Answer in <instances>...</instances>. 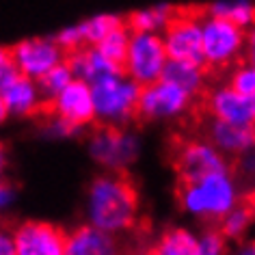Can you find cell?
I'll return each instance as SVG.
<instances>
[{
    "instance_id": "obj_1",
    "label": "cell",
    "mask_w": 255,
    "mask_h": 255,
    "mask_svg": "<svg viewBox=\"0 0 255 255\" xmlns=\"http://www.w3.org/2000/svg\"><path fill=\"white\" fill-rule=\"evenodd\" d=\"M141 201L134 182L126 173L102 171L87 186L85 219L115 236H124L138 225Z\"/></svg>"
},
{
    "instance_id": "obj_2",
    "label": "cell",
    "mask_w": 255,
    "mask_h": 255,
    "mask_svg": "<svg viewBox=\"0 0 255 255\" xmlns=\"http://www.w3.org/2000/svg\"><path fill=\"white\" fill-rule=\"evenodd\" d=\"M242 197L245 193L232 169L208 173L195 182L177 186L180 208L201 223H219Z\"/></svg>"
},
{
    "instance_id": "obj_3",
    "label": "cell",
    "mask_w": 255,
    "mask_h": 255,
    "mask_svg": "<svg viewBox=\"0 0 255 255\" xmlns=\"http://www.w3.org/2000/svg\"><path fill=\"white\" fill-rule=\"evenodd\" d=\"M143 149V141L130 126H98L87 136V151L102 171L126 173Z\"/></svg>"
},
{
    "instance_id": "obj_4",
    "label": "cell",
    "mask_w": 255,
    "mask_h": 255,
    "mask_svg": "<svg viewBox=\"0 0 255 255\" xmlns=\"http://www.w3.org/2000/svg\"><path fill=\"white\" fill-rule=\"evenodd\" d=\"M95 104V124L98 126H130L138 113L141 85L126 74L111 76L91 85Z\"/></svg>"
},
{
    "instance_id": "obj_5",
    "label": "cell",
    "mask_w": 255,
    "mask_h": 255,
    "mask_svg": "<svg viewBox=\"0 0 255 255\" xmlns=\"http://www.w3.org/2000/svg\"><path fill=\"white\" fill-rule=\"evenodd\" d=\"M203 61L208 69H225L240 61L247 46V30L238 24L203 13L201 17Z\"/></svg>"
},
{
    "instance_id": "obj_6",
    "label": "cell",
    "mask_w": 255,
    "mask_h": 255,
    "mask_svg": "<svg viewBox=\"0 0 255 255\" xmlns=\"http://www.w3.org/2000/svg\"><path fill=\"white\" fill-rule=\"evenodd\" d=\"M195 100V95L184 91L182 87L160 78L151 85L141 87L136 119L147 121V124H164V121L184 119L193 111Z\"/></svg>"
},
{
    "instance_id": "obj_7",
    "label": "cell",
    "mask_w": 255,
    "mask_h": 255,
    "mask_svg": "<svg viewBox=\"0 0 255 255\" xmlns=\"http://www.w3.org/2000/svg\"><path fill=\"white\" fill-rule=\"evenodd\" d=\"M169 61L160 33H132L124 59V74L141 87L160 80Z\"/></svg>"
},
{
    "instance_id": "obj_8",
    "label": "cell",
    "mask_w": 255,
    "mask_h": 255,
    "mask_svg": "<svg viewBox=\"0 0 255 255\" xmlns=\"http://www.w3.org/2000/svg\"><path fill=\"white\" fill-rule=\"evenodd\" d=\"M173 169L180 184H186L208 173L229 171L232 162L208 138H182L173 147Z\"/></svg>"
},
{
    "instance_id": "obj_9",
    "label": "cell",
    "mask_w": 255,
    "mask_h": 255,
    "mask_svg": "<svg viewBox=\"0 0 255 255\" xmlns=\"http://www.w3.org/2000/svg\"><path fill=\"white\" fill-rule=\"evenodd\" d=\"M162 41L167 48L169 59L175 61H203V43H201V11L199 13H190V11L177 9L173 20L167 24L162 30Z\"/></svg>"
},
{
    "instance_id": "obj_10",
    "label": "cell",
    "mask_w": 255,
    "mask_h": 255,
    "mask_svg": "<svg viewBox=\"0 0 255 255\" xmlns=\"http://www.w3.org/2000/svg\"><path fill=\"white\" fill-rule=\"evenodd\" d=\"M46 113L87 132L91 126H95V104L91 85L80 78H74L52 102H48Z\"/></svg>"
},
{
    "instance_id": "obj_11",
    "label": "cell",
    "mask_w": 255,
    "mask_h": 255,
    "mask_svg": "<svg viewBox=\"0 0 255 255\" xmlns=\"http://www.w3.org/2000/svg\"><path fill=\"white\" fill-rule=\"evenodd\" d=\"M11 56L20 74L39 80L46 72L65 61L67 54L54 41V37H28L11 46Z\"/></svg>"
},
{
    "instance_id": "obj_12",
    "label": "cell",
    "mask_w": 255,
    "mask_h": 255,
    "mask_svg": "<svg viewBox=\"0 0 255 255\" xmlns=\"http://www.w3.org/2000/svg\"><path fill=\"white\" fill-rule=\"evenodd\" d=\"M203 113L210 119L255 126V98L236 91L232 85H216L203 93Z\"/></svg>"
},
{
    "instance_id": "obj_13",
    "label": "cell",
    "mask_w": 255,
    "mask_h": 255,
    "mask_svg": "<svg viewBox=\"0 0 255 255\" xmlns=\"http://www.w3.org/2000/svg\"><path fill=\"white\" fill-rule=\"evenodd\" d=\"M17 255H67V232L48 221H24L13 229Z\"/></svg>"
},
{
    "instance_id": "obj_14",
    "label": "cell",
    "mask_w": 255,
    "mask_h": 255,
    "mask_svg": "<svg viewBox=\"0 0 255 255\" xmlns=\"http://www.w3.org/2000/svg\"><path fill=\"white\" fill-rule=\"evenodd\" d=\"M206 138L212 141L229 160L255 149V126L229 124L221 119H210L206 124Z\"/></svg>"
},
{
    "instance_id": "obj_15",
    "label": "cell",
    "mask_w": 255,
    "mask_h": 255,
    "mask_svg": "<svg viewBox=\"0 0 255 255\" xmlns=\"http://www.w3.org/2000/svg\"><path fill=\"white\" fill-rule=\"evenodd\" d=\"M0 95H2L11 117L30 119V117H37V115L46 113V100H43V95L39 91L37 80L28 78V76H24V74L17 76L13 82H9V85L0 91Z\"/></svg>"
},
{
    "instance_id": "obj_16",
    "label": "cell",
    "mask_w": 255,
    "mask_h": 255,
    "mask_svg": "<svg viewBox=\"0 0 255 255\" xmlns=\"http://www.w3.org/2000/svg\"><path fill=\"white\" fill-rule=\"evenodd\" d=\"M67 255H124V245L119 236L85 223L67 232Z\"/></svg>"
},
{
    "instance_id": "obj_17",
    "label": "cell",
    "mask_w": 255,
    "mask_h": 255,
    "mask_svg": "<svg viewBox=\"0 0 255 255\" xmlns=\"http://www.w3.org/2000/svg\"><path fill=\"white\" fill-rule=\"evenodd\" d=\"M65 61L69 69H72L74 78H80L89 82V85H95V82L106 80L111 76L124 74V67L119 63L104 56L95 46H85V48L74 50V52H69L65 56Z\"/></svg>"
},
{
    "instance_id": "obj_18",
    "label": "cell",
    "mask_w": 255,
    "mask_h": 255,
    "mask_svg": "<svg viewBox=\"0 0 255 255\" xmlns=\"http://www.w3.org/2000/svg\"><path fill=\"white\" fill-rule=\"evenodd\" d=\"M162 78L173 82V85L182 87L184 91H188L195 98H201L206 93V85H208V67L201 63H193V61H175L169 59L164 65Z\"/></svg>"
},
{
    "instance_id": "obj_19",
    "label": "cell",
    "mask_w": 255,
    "mask_h": 255,
    "mask_svg": "<svg viewBox=\"0 0 255 255\" xmlns=\"http://www.w3.org/2000/svg\"><path fill=\"white\" fill-rule=\"evenodd\" d=\"M255 225V197L245 195L223 219L216 223V229L227 242H242Z\"/></svg>"
},
{
    "instance_id": "obj_20",
    "label": "cell",
    "mask_w": 255,
    "mask_h": 255,
    "mask_svg": "<svg viewBox=\"0 0 255 255\" xmlns=\"http://www.w3.org/2000/svg\"><path fill=\"white\" fill-rule=\"evenodd\" d=\"M175 11H177V7H173V4L160 2V4H154V7H147V9L132 11V13L126 17V24L132 33H160L162 35L167 24L173 20Z\"/></svg>"
},
{
    "instance_id": "obj_21",
    "label": "cell",
    "mask_w": 255,
    "mask_h": 255,
    "mask_svg": "<svg viewBox=\"0 0 255 255\" xmlns=\"http://www.w3.org/2000/svg\"><path fill=\"white\" fill-rule=\"evenodd\" d=\"M197 247V234L186 227H169L158 236L147 251L149 255H190Z\"/></svg>"
},
{
    "instance_id": "obj_22",
    "label": "cell",
    "mask_w": 255,
    "mask_h": 255,
    "mask_svg": "<svg viewBox=\"0 0 255 255\" xmlns=\"http://www.w3.org/2000/svg\"><path fill=\"white\" fill-rule=\"evenodd\" d=\"M206 13L225 17V20L249 30L255 24V2L251 0H214L212 4H208Z\"/></svg>"
},
{
    "instance_id": "obj_23",
    "label": "cell",
    "mask_w": 255,
    "mask_h": 255,
    "mask_svg": "<svg viewBox=\"0 0 255 255\" xmlns=\"http://www.w3.org/2000/svg\"><path fill=\"white\" fill-rule=\"evenodd\" d=\"M78 24L87 46H98L108 33H113L121 24H126V17L115 15V13H100V15L87 17V20H82Z\"/></svg>"
},
{
    "instance_id": "obj_24",
    "label": "cell",
    "mask_w": 255,
    "mask_h": 255,
    "mask_svg": "<svg viewBox=\"0 0 255 255\" xmlns=\"http://www.w3.org/2000/svg\"><path fill=\"white\" fill-rule=\"evenodd\" d=\"M72 80H74V74H72V69H69L67 61L59 63L56 67H52L50 72L43 74L41 78L37 80V85H39V91L43 95V100H46V106H48V102H52Z\"/></svg>"
},
{
    "instance_id": "obj_25",
    "label": "cell",
    "mask_w": 255,
    "mask_h": 255,
    "mask_svg": "<svg viewBox=\"0 0 255 255\" xmlns=\"http://www.w3.org/2000/svg\"><path fill=\"white\" fill-rule=\"evenodd\" d=\"M130 35H132V30L128 28V24H121V26H117L113 33H108L95 48H98L104 56H108L111 61L124 65L128 46H130Z\"/></svg>"
},
{
    "instance_id": "obj_26",
    "label": "cell",
    "mask_w": 255,
    "mask_h": 255,
    "mask_svg": "<svg viewBox=\"0 0 255 255\" xmlns=\"http://www.w3.org/2000/svg\"><path fill=\"white\" fill-rule=\"evenodd\" d=\"M227 85H232L236 91L255 98V65L253 63H249V61H242V63L232 65Z\"/></svg>"
},
{
    "instance_id": "obj_27",
    "label": "cell",
    "mask_w": 255,
    "mask_h": 255,
    "mask_svg": "<svg viewBox=\"0 0 255 255\" xmlns=\"http://www.w3.org/2000/svg\"><path fill=\"white\" fill-rule=\"evenodd\" d=\"M232 171L236 173L238 184L240 182L245 184V188H247L245 195H253L255 193V149L236 158L232 162Z\"/></svg>"
},
{
    "instance_id": "obj_28",
    "label": "cell",
    "mask_w": 255,
    "mask_h": 255,
    "mask_svg": "<svg viewBox=\"0 0 255 255\" xmlns=\"http://www.w3.org/2000/svg\"><path fill=\"white\" fill-rule=\"evenodd\" d=\"M227 240L223 238L219 229H206L201 236H197V247L190 255H225Z\"/></svg>"
},
{
    "instance_id": "obj_29",
    "label": "cell",
    "mask_w": 255,
    "mask_h": 255,
    "mask_svg": "<svg viewBox=\"0 0 255 255\" xmlns=\"http://www.w3.org/2000/svg\"><path fill=\"white\" fill-rule=\"evenodd\" d=\"M52 37H54V41L63 48V52H65V54H69V52H74V50L87 46L85 37H82V30H80V24H74V26L61 28L59 33L52 35Z\"/></svg>"
},
{
    "instance_id": "obj_30",
    "label": "cell",
    "mask_w": 255,
    "mask_h": 255,
    "mask_svg": "<svg viewBox=\"0 0 255 255\" xmlns=\"http://www.w3.org/2000/svg\"><path fill=\"white\" fill-rule=\"evenodd\" d=\"M43 134L50 136V138H76V136H82L85 132L78 130V128L72 126V124H67V121L50 115V119L46 121V126H43Z\"/></svg>"
},
{
    "instance_id": "obj_31",
    "label": "cell",
    "mask_w": 255,
    "mask_h": 255,
    "mask_svg": "<svg viewBox=\"0 0 255 255\" xmlns=\"http://www.w3.org/2000/svg\"><path fill=\"white\" fill-rule=\"evenodd\" d=\"M17 76H20V69H17L15 63H13L11 48L0 46V91H2L9 82H13Z\"/></svg>"
},
{
    "instance_id": "obj_32",
    "label": "cell",
    "mask_w": 255,
    "mask_h": 255,
    "mask_svg": "<svg viewBox=\"0 0 255 255\" xmlns=\"http://www.w3.org/2000/svg\"><path fill=\"white\" fill-rule=\"evenodd\" d=\"M15 199H17L15 188L11 186V184H7L4 180H0V214L9 212V210L13 208Z\"/></svg>"
},
{
    "instance_id": "obj_33",
    "label": "cell",
    "mask_w": 255,
    "mask_h": 255,
    "mask_svg": "<svg viewBox=\"0 0 255 255\" xmlns=\"http://www.w3.org/2000/svg\"><path fill=\"white\" fill-rule=\"evenodd\" d=\"M0 255H17L15 251V240H13V229L0 225Z\"/></svg>"
},
{
    "instance_id": "obj_34",
    "label": "cell",
    "mask_w": 255,
    "mask_h": 255,
    "mask_svg": "<svg viewBox=\"0 0 255 255\" xmlns=\"http://www.w3.org/2000/svg\"><path fill=\"white\" fill-rule=\"evenodd\" d=\"M245 61L255 65V24L247 30V46H245Z\"/></svg>"
},
{
    "instance_id": "obj_35",
    "label": "cell",
    "mask_w": 255,
    "mask_h": 255,
    "mask_svg": "<svg viewBox=\"0 0 255 255\" xmlns=\"http://www.w3.org/2000/svg\"><path fill=\"white\" fill-rule=\"evenodd\" d=\"M234 255H255V240H242Z\"/></svg>"
},
{
    "instance_id": "obj_36",
    "label": "cell",
    "mask_w": 255,
    "mask_h": 255,
    "mask_svg": "<svg viewBox=\"0 0 255 255\" xmlns=\"http://www.w3.org/2000/svg\"><path fill=\"white\" fill-rule=\"evenodd\" d=\"M4 169H7V149L0 143V180H2V175H4Z\"/></svg>"
},
{
    "instance_id": "obj_37",
    "label": "cell",
    "mask_w": 255,
    "mask_h": 255,
    "mask_svg": "<svg viewBox=\"0 0 255 255\" xmlns=\"http://www.w3.org/2000/svg\"><path fill=\"white\" fill-rule=\"evenodd\" d=\"M11 117L9 115V111H7V104H4V100H2V95H0V126L4 124V121H7Z\"/></svg>"
},
{
    "instance_id": "obj_38",
    "label": "cell",
    "mask_w": 255,
    "mask_h": 255,
    "mask_svg": "<svg viewBox=\"0 0 255 255\" xmlns=\"http://www.w3.org/2000/svg\"><path fill=\"white\" fill-rule=\"evenodd\" d=\"M130 255H149V251H134V253H130Z\"/></svg>"
},
{
    "instance_id": "obj_39",
    "label": "cell",
    "mask_w": 255,
    "mask_h": 255,
    "mask_svg": "<svg viewBox=\"0 0 255 255\" xmlns=\"http://www.w3.org/2000/svg\"><path fill=\"white\" fill-rule=\"evenodd\" d=\"M253 197H255V193H253Z\"/></svg>"
}]
</instances>
